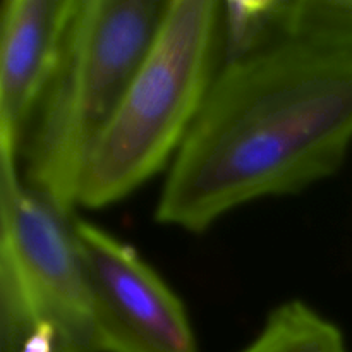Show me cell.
I'll list each match as a JSON object with an SVG mask.
<instances>
[{
    "instance_id": "obj_1",
    "label": "cell",
    "mask_w": 352,
    "mask_h": 352,
    "mask_svg": "<svg viewBox=\"0 0 352 352\" xmlns=\"http://www.w3.org/2000/svg\"><path fill=\"white\" fill-rule=\"evenodd\" d=\"M352 144V58L287 41L220 67L155 208L201 234L248 203L339 172Z\"/></svg>"
},
{
    "instance_id": "obj_2",
    "label": "cell",
    "mask_w": 352,
    "mask_h": 352,
    "mask_svg": "<svg viewBox=\"0 0 352 352\" xmlns=\"http://www.w3.org/2000/svg\"><path fill=\"white\" fill-rule=\"evenodd\" d=\"M168 0H71L57 58L28 124L24 184L72 217L86 164L146 57Z\"/></svg>"
},
{
    "instance_id": "obj_3",
    "label": "cell",
    "mask_w": 352,
    "mask_h": 352,
    "mask_svg": "<svg viewBox=\"0 0 352 352\" xmlns=\"http://www.w3.org/2000/svg\"><path fill=\"white\" fill-rule=\"evenodd\" d=\"M220 19L217 0H168L146 57L86 164L78 206H112L168 170L222 67Z\"/></svg>"
},
{
    "instance_id": "obj_4",
    "label": "cell",
    "mask_w": 352,
    "mask_h": 352,
    "mask_svg": "<svg viewBox=\"0 0 352 352\" xmlns=\"http://www.w3.org/2000/svg\"><path fill=\"white\" fill-rule=\"evenodd\" d=\"M72 222L24 184L16 158L0 153L2 352H16L41 323L55 329L57 352H100Z\"/></svg>"
},
{
    "instance_id": "obj_5",
    "label": "cell",
    "mask_w": 352,
    "mask_h": 352,
    "mask_svg": "<svg viewBox=\"0 0 352 352\" xmlns=\"http://www.w3.org/2000/svg\"><path fill=\"white\" fill-rule=\"evenodd\" d=\"M72 226L100 352H198L184 302L140 251L91 222Z\"/></svg>"
},
{
    "instance_id": "obj_6",
    "label": "cell",
    "mask_w": 352,
    "mask_h": 352,
    "mask_svg": "<svg viewBox=\"0 0 352 352\" xmlns=\"http://www.w3.org/2000/svg\"><path fill=\"white\" fill-rule=\"evenodd\" d=\"M71 0H3L0 9V153L19 162L28 124L57 58Z\"/></svg>"
},
{
    "instance_id": "obj_7",
    "label": "cell",
    "mask_w": 352,
    "mask_h": 352,
    "mask_svg": "<svg viewBox=\"0 0 352 352\" xmlns=\"http://www.w3.org/2000/svg\"><path fill=\"white\" fill-rule=\"evenodd\" d=\"M289 2L291 0L222 2V65L287 43Z\"/></svg>"
},
{
    "instance_id": "obj_8",
    "label": "cell",
    "mask_w": 352,
    "mask_h": 352,
    "mask_svg": "<svg viewBox=\"0 0 352 352\" xmlns=\"http://www.w3.org/2000/svg\"><path fill=\"white\" fill-rule=\"evenodd\" d=\"M241 352H349L339 327L305 301L272 309L256 339Z\"/></svg>"
},
{
    "instance_id": "obj_9",
    "label": "cell",
    "mask_w": 352,
    "mask_h": 352,
    "mask_svg": "<svg viewBox=\"0 0 352 352\" xmlns=\"http://www.w3.org/2000/svg\"><path fill=\"white\" fill-rule=\"evenodd\" d=\"M289 41L352 58V0H291Z\"/></svg>"
},
{
    "instance_id": "obj_10",
    "label": "cell",
    "mask_w": 352,
    "mask_h": 352,
    "mask_svg": "<svg viewBox=\"0 0 352 352\" xmlns=\"http://www.w3.org/2000/svg\"><path fill=\"white\" fill-rule=\"evenodd\" d=\"M16 352H57V333H55V329L50 323H41L17 347Z\"/></svg>"
}]
</instances>
